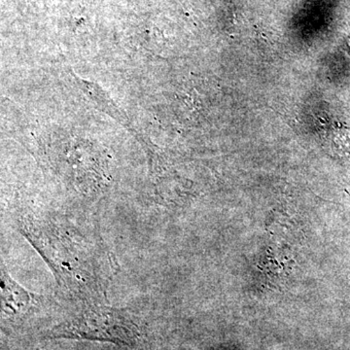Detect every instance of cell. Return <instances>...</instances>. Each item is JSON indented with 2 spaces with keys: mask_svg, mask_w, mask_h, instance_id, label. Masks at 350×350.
<instances>
[{
  "mask_svg": "<svg viewBox=\"0 0 350 350\" xmlns=\"http://www.w3.org/2000/svg\"><path fill=\"white\" fill-rule=\"evenodd\" d=\"M34 295L20 286L2 268L1 301L2 312L8 317H15L27 312L33 303Z\"/></svg>",
  "mask_w": 350,
  "mask_h": 350,
  "instance_id": "cell-2",
  "label": "cell"
},
{
  "mask_svg": "<svg viewBox=\"0 0 350 350\" xmlns=\"http://www.w3.org/2000/svg\"><path fill=\"white\" fill-rule=\"evenodd\" d=\"M49 338L98 340L119 345L137 342V326L125 313L114 308H96L59 324Z\"/></svg>",
  "mask_w": 350,
  "mask_h": 350,
  "instance_id": "cell-1",
  "label": "cell"
}]
</instances>
